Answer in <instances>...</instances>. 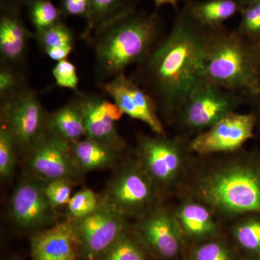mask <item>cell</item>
Returning a JSON list of instances; mask_svg holds the SVG:
<instances>
[{
	"instance_id": "cell-8",
	"label": "cell",
	"mask_w": 260,
	"mask_h": 260,
	"mask_svg": "<svg viewBox=\"0 0 260 260\" xmlns=\"http://www.w3.org/2000/svg\"><path fill=\"white\" fill-rule=\"evenodd\" d=\"M189 143L184 137L171 138L167 135H140L138 137V161L156 187H167L177 180L182 169L184 146Z\"/></svg>"
},
{
	"instance_id": "cell-35",
	"label": "cell",
	"mask_w": 260,
	"mask_h": 260,
	"mask_svg": "<svg viewBox=\"0 0 260 260\" xmlns=\"http://www.w3.org/2000/svg\"><path fill=\"white\" fill-rule=\"evenodd\" d=\"M257 68H256V90L252 95L246 99L250 104L253 114L256 116V124L260 122V42L257 43Z\"/></svg>"
},
{
	"instance_id": "cell-20",
	"label": "cell",
	"mask_w": 260,
	"mask_h": 260,
	"mask_svg": "<svg viewBox=\"0 0 260 260\" xmlns=\"http://www.w3.org/2000/svg\"><path fill=\"white\" fill-rule=\"evenodd\" d=\"M174 216L181 232L194 239L213 237L218 229L208 207L194 202L181 205Z\"/></svg>"
},
{
	"instance_id": "cell-3",
	"label": "cell",
	"mask_w": 260,
	"mask_h": 260,
	"mask_svg": "<svg viewBox=\"0 0 260 260\" xmlns=\"http://www.w3.org/2000/svg\"><path fill=\"white\" fill-rule=\"evenodd\" d=\"M257 44L234 29H213L204 62L205 78L245 99L256 90Z\"/></svg>"
},
{
	"instance_id": "cell-37",
	"label": "cell",
	"mask_w": 260,
	"mask_h": 260,
	"mask_svg": "<svg viewBox=\"0 0 260 260\" xmlns=\"http://www.w3.org/2000/svg\"><path fill=\"white\" fill-rule=\"evenodd\" d=\"M3 5L5 6L13 7V8H19V7L23 5H28L30 0H3Z\"/></svg>"
},
{
	"instance_id": "cell-9",
	"label": "cell",
	"mask_w": 260,
	"mask_h": 260,
	"mask_svg": "<svg viewBox=\"0 0 260 260\" xmlns=\"http://www.w3.org/2000/svg\"><path fill=\"white\" fill-rule=\"evenodd\" d=\"M25 161L30 175L44 181L57 179L74 181L81 174L71 144L48 129L25 154Z\"/></svg>"
},
{
	"instance_id": "cell-26",
	"label": "cell",
	"mask_w": 260,
	"mask_h": 260,
	"mask_svg": "<svg viewBox=\"0 0 260 260\" xmlns=\"http://www.w3.org/2000/svg\"><path fill=\"white\" fill-rule=\"evenodd\" d=\"M240 21L235 28L241 36L251 42H260V1L242 5Z\"/></svg>"
},
{
	"instance_id": "cell-10",
	"label": "cell",
	"mask_w": 260,
	"mask_h": 260,
	"mask_svg": "<svg viewBox=\"0 0 260 260\" xmlns=\"http://www.w3.org/2000/svg\"><path fill=\"white\" fill-rule=\"evenodd\" d=\"M44 184V181L29 175L13 191L9 216L20 229L37 232L58 223L56 209L46 196Z\"/></svg>"
},
{
	"instance_id": "cell-17",
	"label": "cell",
	"mask_w": 260,
	"mask_h": 260,
	"mask_svg": "<svg viewBox=\"0 0 260 260\" xmlns=\"http://www.w3.org/2000/svg\"><path fill=\"white\" fill-rule=\"evenodd\" d=\"M35 32L23 23L18 8L2 5L0 15V59L1 65L13 67L21 64L30 39Z\"/></svg>"
},
{
	"instance_id": "cell-25",
	"label": "cell",
	"mask_w": 260,
	"mask_h": 260,
	"mask_svg": "<svg viewBox=\"0 0 260 260\" xmlns=\"http://www.w3.org/2000/svg\"><path fill=\"white\" fill-rule=\"evenodd\" d=\"M35 39L44 51L51 47H74L75 34L69 27L59 21L49 28L35 32Z\"/></svg>"
},
{
	"instance_id": "cell-31",
	"label": "cell",
	"mask_w": 260,
	"mask_h": 260,
	"mask_svg": "<svg viewBox=\"0 0 260 260\" xmlns=\"http://www.w3.org/2000/svg\"><path fill=\"white\" fill-rule=\"evenodd\" d=\"M44 182L46 196L56 209L68 204L73 196L72 189L74 181L67 179H57Z\"/></svg>"
},
{
	"instance_id": "cell-28",
	"label": "cell",
	"mask_w": 260,
	"mask_h": 260,
	"mask_svg": "<svg viewBox=\"0 0 260 260\" xmlns=\"http://www.w3.org/2000/svg\"><path fill=\"white\" fill-rule=\"evenodd\" d=\"M99 195L88 188H83L70 198L67 205L69 219L76 220L85 218L99 208Z\"/></svg>"
},
{
	"instance_id": "cell-33",
	"label": "cell",
	"mask_w": 260,
	"mask_h": 260,
	"mask_svg": "<svg viewBox=\"0 0 260 260\" xmlns=\"http://www.w3.org/2000/svg\"><path fill=\"white\" fill-rule=\"evenodd\" d=\"M194 260H233L230 249L223 243L211 242L198 246L193 253Z\"/></svg>"
},
{
	"instance_id": "cell-30",
	"label": "cell",
	"mask_w": 260,
	"mask_h": 260,
	"mask_svg": "<svg viewBox=\"0 0 260 260\" xmlns=\"http://www.w3.org/2000/svg\"><path fill=\"white\" fill-rule=\"evenodd\" d=\"M234 237L246 250L260 251V221L249 220L237 225L234 231Z\"/></svg>"
},
{
	"instance_id": "cell-39",
	"label": "cell",
	"mask_w": 260,
	"mask_h": 260,
	"mask_svg": "<svg viewBox=\"0 0 260 260\" xmlns=\"http://www.w3.org/2000/svg\"><path fill=\"white\" fill-rule=\"evenodd\" d=\"M241 5L248 4V3H254V2L260 1V0H237Z\"/></svg>"
},
{
	"instance_id": "cell-14",
	"label": "cell",
	"mask_w": 260,
	"mask_h": 260,
	"mask_svg": "<svg viewBox=\"0 0 260 260\" xmlns=\"http://www.w3.org/2000/svg\"><path fill=\"white\" fill-rule=\"evenodd\" d=\"M75 94L79 99L83 113L85 137L119 151H124L125 143L115 124L124 114L120 108L94 94L78 90Z\"/></svg>"
},
{
	"instance_id": "cell-24",
	"label": "cell",
	"mask_w": 260,
	"mask_h": 260,
	"mask_svg": "<svg viewBox=\"0 0 260 260\" xmlns=\"http://www.w3.org/2000/svg\"><path fill=\"white\" fill-rule=\"evenodd\" d=\"M30 22L40 31L61 21V11L50 0H30L27 5Z\"/></svg>"
},
{
	"instance_id": "cell-1",
	"label": "cell",
	"mask_w": 260,
	"mask_h": 260,
	"mask_svg": "<svg viewBox=\"0 0 260 260\" xmlns=\"http://www.w3.org/2000/svg\"><path fill=\"white\" fill-rule=\"evenodd\" d=\"M213 30L193 17L186 3L170 31L130 77L153 100L160 119L168 124H172L188 94L205 78V54Z\"/></svg>"
},
{
	"instance_id": "cell-29",
	"label": "cell",
	"mask_w": 260,
	"mask_h": 260,
	"mask_svg": "<svg viewBox=\"0 0 260 260\" xmlns=\"http://www.w3.org/2000/svg\"><path fill=\"white\" fill-rule=\"evenodd\" d=\"M28 87L26 79L13 67L1 65L0 69V96L1 100L20 93Z\"/></svg>"
},
{
	"instance_id": "cell-5",
	"label": "cell",
	"mask_w": 260,
	"mask_h": 260,
	"mask_svg": "<svg viewBox=\"0 0 260 260\" xmlns=\"http://www.w3.org/2000/svg\"><path fill=\"white\" fill-rule=\"evenodd\" d=\"M246 99L242 94L221 88L205 78L188 94L172 124L184 135L196 136L237 110Z\"/></svg>"
},
{
	"instance_id": "cell-7",
	"label": "cell",
	"mask_w": 260,
	"mask_h": 260,
	"mask_svg": "<svg viewBox=\"0 0 260 260\" xmlns=\"http://www.w3.org/2000/svg\"><path fill=\"white\" fill-rule=\"evenodd\" d=\"M49 114L38 93L26 88L1 100V124L10 132L18 153L26 154L47 129Z\"/></svg>"
},
{
	"instance_id": "cell-12",
	"label": "cell",
	"mask_w": 260,
	"mask_h": 260,
	"mask_svg": "<svg viewBox=\"0 0 260 260\" xmlns=\"http://www.w3.org/2000/svg\"><path fill=\"white\" fill-rule=\"evenodd\" d=\"M72 221L88 260L97 259L126 231V218L101 203L93 213Z\"/></svg>"
},
{
	"instance_id": "cell-38",
	"label": "cell",
	"mask_w": 260,
	"mask_h": 260,
	"mask_svg": "<svg viewBox=\"0 0 260 260\" xmlns=\"http://www.w3.org/2000/svg\"><path fill=\"white\" fill-rule=\"evenodd\" d=\"M179 0H153L155 7L157 8L164 6V5H171V6L177 8Z\"/></svg>"
},
{
	"instance_id": "cell-19",
	"label": "cell",
	"mask_w": 260,
	"mask_h": 260,
	"mask_svg": "<svg viewBox=\"0 0 260 260\" xmlns=\"http://www.w3.org/2000/svg\"><path fill=\"white\" fill-rule=\"evenodd\" d=\"M47 129L70 144L85 138L83 113L76 94L64 106L49 114Z\"/></svg>"
},
{
	"instance_id": "cell-13",
	"label": "cell",
	"mask_w": 260,
	"mask_h": 260,
	"mask_svg": "<svg viewBox=\"0 0 260 260\" xmlns=\"http://www.w3.org/2000/svg\"><path fill=\"white\" fill-rule=\"evenodd\" d=\"M97 85L124 114L145 123L155 134L167 135L153 100L133 78L121 74Z\"/></svg>"
},
{
	"instance_id": "cell-11",
	"label": "cell",
	"mask_w": 260,
	"mask_h": 260,
	"mask_svg": "<svg viewBox=\"0 0 260 260\" xmlns=\"http://www.w3.org/2000/svg\"><path fill=\"white\" fill-rule=\"evenodd\" d=\"M256 116L252 112L228 114L189 141V150L200 155L233 153L254 137Z\"/></svg>"
},
{
	"instance_id": "cell-22",
	"label": "cell",
	"mask_w": 260,
	"mask_h": 260,
	"mask_svg": "<svg viewBox=\"0 0 260 260\" xmlns=\"http://www.w3.org/2000/svg\"><path fill=\"white\" fill-rule=\"evenodd\" d=\"M133 0H89L86 26L82 39L88 41L92 34L104 24L134 10Z\"/></svg>"
},
{
	"instance_id": "cell-34",
	"label": "cell",
	"mask_w": 260,
	"mask_h": 260,
	"mask_svg": "<svg viewBox=\"0 0 260 260\" xmlns=\"http://www.w3.org/2000/svg\"><path fill=\"white\" fill-rule=\"evenodd\" d=\"M89 10V0H61V13L68 16L86 18Z\"/></svg>"
},
{
	"instance_id": "cell-23",
	"label": "cell",
	"mask_w": 260,
	"mask_h": 260,
	"mask_svg": "<svg viewBox=\"0 0 260 260\" xmlns=\"http://www.w3.org/2000/svg\"><path fill=\"white\" fill-rule=\"evenodd\" d=\"M98 260H147L142 246L126 231Z\"/></svg>"
},
{
	"instance_id": "cell-15",
	"label": "cell",
	"mask_w": 260,
	"mask_h": 260,
	"mask_svg": "<svg viewBox=\"0 0 260 260\" xmlns=\"http://www.w3.org/2000/svg\"><path fill=\"white\" fill-rule=\"evenodd\" d=\"M32 260H78L79 238L72 220L34 232L30 239Z\"/></svg>"
},
{
	"instance_id": "cell-16",
	"label": "cell",
	"mask_w": 260,
	"mask_h": 260,
	"mask_svg": "<svg viewBox=\"0 0 260 260\" xmlns=\"http://www.w3.org/2000/svg\"><path fill=\"white\" fill-rule=\"evenodd\" d=\"M138 232L143 240L158 255L172 259L181 247V231L177 220L166 210L153 209L140 218Z\"/></svg>"
},
{
	"instance_id": "cell-2",
	"label": "cell",
	"mask_w": 260,
	"mask_h": 260,
	"mask_svg": "<svg viewBox=\"0 0 260 260\" xmlns=\"http://www.w3.org/2000/svg\"><path fill=\"white\" fill-rule=\"evenodd\" d=\"M162 37L158 15L136 10L98 28L87 41L93 48L97 83L124 74L130 65L144 60Z\"/></svg>"
},
{
	"instance_id": "cell-40",
	"label": "cell",
	"mask_w": 260,
	"mask_h": 260,
	"mask_svg": "<svg viewBox=\"0 0 260 260\" xmlns=\"http://www.w3.org/2000/svg\"><path fill=\"white\" fill-rule=\"evenodd\" d=\"M8 260H11V259H8Z\"/></svg>"
},
{
	"instance_id": "cell-27",
	"label": "cell",
	"mask_w": 260,
	"mask_h": 260,
	"mask_svg": "<svg viewBox=\"0 0 260 260\" xmlns=\"http://www.w3.org/2000/svg\"><path fill=\"white\" fill-rule=\"evenodd\" d=\"M18 148L13 137L4 126H0V177L3 180L13 179L16 167Z\"/></svg>"
},
{
	"instance_id": "cell-36",
	"label": "cell",
	"mask_w": 260,
	"mask_h": 260,
	"mask_svg": "<svg viewBox=\"0 0 260 260\" xmlns=\"http://www.w3.org/2000/svg\"><path fill=\"white\" fill-rule=\"evenodd\" d=\"M73 49V46H63V47L49 48L44 51L50 59L57 61L58 62V61L67 59Z\"/></svg>"
},
{
	"instance_id": "cell-21",
	"label": "cell",
	"mask_w": 260,
	"mask_h": 260,
	"mask_svg": "<svg viewBox=\"0 0 260 260\" xmlns=\"http://www.w3.org/2000/svg\"><path fill=\"white\" fill-rule=\"evenodd\" d=\"M193 17L201 25L215 29L224 26L229 19L239 13L242 5L237 0H205L187 3Z\"/></svg>"
},
{
	"instance_id": "cell-4",
	"label": "cell",
	"mask_w": 260,
	"mask_h": 260,
	"mask_svg": "<svg viewBox=\"0 0 260 260\" xmlns=\"http://www.w3.org/2000/svg\"><path fill=\"white\" fill-rule=\"evenodd\" d=\"M237 161L215 168L200 178L198 197L223 215L260 212V172Z\"/></svg>"
},
{
	"instance_id": "cell-18",
	"label": "cell",
	"mask_w": 260,
	"mask_h": 260,
	"mask_svg": "<svg viewBox=\"0 0 260 260\" xmlns=\"http://www.w3.org/2000/svg\"><path fill=\"white\" fill-rule=\"evenodd\" d=\"M73 156L82 174L115 166L121 152L85 138L71 144Z\"/></svg>"
},
{
	"instance_id": "cell-32",
	"label": "cell",
	"mask_w": 260,
	"mask_h": 260,
	"mask_svg": "<svg viewBox=\"0 0 260 260\" xmlns=\"http://www.w3.org/2000/svg\"><path fill=\"white\" fill-rule=\"evenodd\" d=\"M56 85L61 88H69L77 91L79 78L74 64L68 59L58 61L52 70Z\"/></svg>"
},
{
	"instance_id": "cell-6",
	"label": "cell",
	"mask_w": 260,
	"mask_h": 260,
	"mask_svg": "<svg viewBox=\"0 0 260 260\" xmlns=\"http://www.w3.org/2000/svg\"><path fill=\"white\" fill-rule=\"evenodd\" d=\"M156 188L139 162L126 164L109 180L99 200L126 219L140 218L153 210Z\"/></svg>"
}]
</instances>
